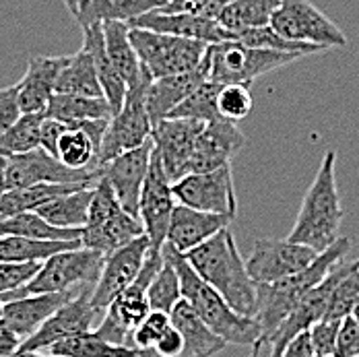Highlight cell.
Returning a JSON list of instances; mask_svg holds the SVG:
<instances>
[{
    "label": "cell",
    "instance_id": "obj_48",
    "mask_svg": "<svg viewBox=\"0 0 359 357\" xmlns=\"http://www.w3.org/2000/svg\"><path fill=\"white\" fill-rule=\"evenodd\" d=\"M334 357H358L359 356V322L349 314L339 324L337 343H334Z\"/></svg>",
    "mask_w": 359,
    "mask_h": 357
},
{
    "label": "cell",
    "instance_id": "obj_49",
    "mask_svg": "<svg viewBox=\"0 0 359 357\" xmlns=\"http://www.w3.org/2000/svg\"><path fill=\"white\" fill-rule=\"evenodd\" d=\"M339 324L341 322L323 318V321L316 322L310 328V337H312V345H314V353L316 356H332L334 343H337Z\"/></svg>",
    "mask_w": 359,
    "mask_h": 357
},
{
    "label": "cell",
    "instance_id": "obj_47",
    "mask_svg": "<svg viewBox=\"0 0 359 357\" xmlns=\"http://www.w3.org/2000/svg\"><path fill=\"white\" fill-rule=\"evenodd\" d=\"M41 262H0V295L25 285Z\"/></svg>",
    "mask_w": 359,
    "mask_h": 357
},
{
    "label": "cell",
    "instance_id": "obj_28",
    "mask_svg": "<svg viewBox=\"0 0 359 357\" xmlns=\"http://www.w3.org/2000/svg\"><path fill=\"white\" fill-rule=\"evenodd\" d=\"M83 32V50H87L93 56L95 69H97V76H100V87L102 93L106 97V102L111 107V114L118 112L126 91H128V83L122 79V74L116 71L109 62L108 54H106V46H104V29L102 23H93L81 29Z\"/></svg>",
    "mask_w": 359,
    "mask_h": 357
},
{
    "label": "cell",
    "instance_id": "obj_25",
    "mask_svg": "<svg viewBox=\"0 0 359 357\" xmlns=\"http://www.w3.org/2000/svg\"><path fill=\"white\" fill-rule=\"evenodd\" d=\"M205 81H207V76H205L201 67L196 71L153 79L149 83L147 95H144V106H147V114L151 120V128L159 120L168 118V114L178 106L180 102H184Z\"/></svg>",
    "mask_w": 359,
    "mask_h": 357
},
{
    "label": "cell",
    "instance_id": "obj_31",
    "mask_svg": "<svg viewBox=\"0 0 359 357\" xmlns=\"http://www.w3.org/2000/svg\"><path fill=\"white\" fill-rule=\"evenodd\" d=\"M54 93H69L83 97H104L100 87V76L93 62V56L87 50H79L69 56V62L56 79Z\"/></svg>",
    "mask_w": 359,
    "mask_h": 357
},
{
    "label": "cell",
    "instance_id": "obj_59",
    "mask_svg": "<svg viewBox=\"0 0 359 357\" xmlns=\"http://www.w3.org/2000/svg\"><path fill=\"white\" fill-rule=\"evenodd\" d=\"M351 316L359 322V297H358V302H355V306H353V310H351Z\"/></svg>",
    "mask_w": 359,
    "mask_h": 357
},
{
    "label": "cell",
    "instance_id": "obj_63",
    "mask_svg": "<svg viewBox=\"0 0 359 357\" xmlns=\"http://www.w3.org/2000/svg\"><path fill=\"white\" fill-rule=\"evenodd\" d=\"M358 357H359V356H358Z\"/></svg>",
    "mask_w": 359,
    "mask_h": 357
},
{
    "label": "cell",
    "instance_id": "obj_23",
    "mask_svg": "<svg viewBox=\"0 0 359 357\" xmlns=\"http://www.w3.org/2000/svg\"><path fill=\"white\" fill-rule=\"evenodd\" d=\"M69 56H34L27 62V71L17 83V102L21 114L46 112L50 97L54 95L56 79Z\"/></svg>",
    "mask_w": 359,
    "mask_h": 357
},
{
    "label": "cell",
    "instance_id": "obj_6",
    "mask_svg": "<svg viewBox=\"0 0 359 357\" xmlns=\"http://www.w3.org/2000/svg\"><path fill=\"white\" fill-rule=\"evenodd\" d=\"M106 254L89 248H71L52 254L41 262L37 273L19 289L2 293V302H11L25 295L37 293H62V291H76L87 285H95L104 267Z\"/></svg>",
    "mask_w": 359,
    "mask_h": 357
},
{
    "label": "cell",
    "instance_id": "obj_51",
    "mask_svg": "<svg viewBox=\"0 0 359 357\" xmlns=\"http://www.w3.org/2000/svg\"><path fill=\"white\" fill-rule=\"evenodd\" d=\"M21 118V109L17 102V85L0 89V135L6 133Z\"/></svg>",
    "mask_w": 359,
    "mask_h": 357
},
{
    "label": "cell",
    "instance_id": "obj_19",
    "mask_svg": "<svg viewBox=\"0 0 359 357\" xmlns=\"http://www.w3.org/2000/svg\"><path fill=\"white\" fill-rule=\"evenodd\" d=\"M151 149H153V141L149 139L141 147L124 151L102 166V178L109 182L122 209L135 217H139V198L149 172Z\"/></svg>",
    "mask_w": 359,
    "mask_h": 357
},
{
    "label": "cell",
    "instance_id": "obj_36",
    "mask_svg": "<svg viewBox=\"0 0 359 357\" xmlns=\"http://www.w3.org/2000/svg\"><path fill=\"white\" fill-rule=\"evenodd\" d=\"M83 229H62L50 225L36 211H25L0 221V236H21L34 240H81Z\"/></svg>",
    "mask_w": 359,
    "mask_h": 357
},
{
    "label": "cell",
    "instance_id": "obj_54",
    "mask_svg": "<svg viewBox=\"0 0 359 357\" xmlns=\"http://www.w3.org/2000/svg\"><path fill=\"white\" fill-rule=\"evenodd\" d=\"M21 347V337L15 335L11 328H6L4 324H0V356H8L15 353Z\"/></svg>",
    "mask_w": 359,
    "mask_h": 357
},
{
    "label": "cell",
    "instance_id": "obj_14",
    "mask_svg": "<svg viewBox=\"0 0 359 357\" xmlns=\"http://www.w3.org/2000/svg\"><path fill=\"white\" fill-rule=\"evenodd\" d=\"M93 285L83 287L74 297L62 304L36 332L21 343V351H48L52 345L83 332H91L97 318V310L91 306Z\"/></svg>",
    "mask_w": 359,
    "mask_h": 357
},
{
    "label": "cell",
    "instance_id": "obj_39",
    "mask_svg": "<svg viewBox=\"0 0 359 357\" xmlns=\"http://www.w3.org/2000/svg\"><path fill=\"white\" fill-rule=\"evenodd\" d=\"M46 118V112L21 114V118L0 135V157H13L39 147V126Z\"/></svg>",
    "mask_w": 359,
    "mask_h": 357
},
{
    "label": "cell",
    "instance_id": "obj_11",
    "mask_svg": "<svg viewBox=\"0 0 359 357\" xmlns=\"http://www.w3.org/2000/svg\"><path fill=\"white\" fill-rule=\"evenodd\" d=\"M102 170H72L41 147L4 159L6 190L34 184H95Z\"/></svg>",
    "mask_w": 359,
    "mask_h": 357
},
{
    "label": "cell",
    "instance_id": "obj_60",
    "mask_svg": "<svg viewBox=\"0 0 359 357\" xmlns=\"http://www.w3.org/2000/svg\"><path fill=\"white\" fill-rule=\"evenodd\" d=\"M2 312H4V302L0 299V322H2Z\"/></svg>",
    "mask_w": 359,
    "mask_h": 357
},
{
    "label": "cell",
    "instance_id": "obj_34",
    "mask_svg": "<svg viewBox=\"0 0 359 357\" xmlns=\"http://www.w3.org/2000/svg\"><path fill=\"white\" fill-rule=\"evenodd\" d=\"M279 2L281 0H233L219 13L217 21L231 34L264 27L279 8Z\"/></svg>",
    "mask_w": 359,
    "mask_h": 357
},
{
    "label": "cell",
    "instance_id": "obj_15",
    "mask_svg": "<svg viewBox=\"0 0 359 357\" xmlns=\"http://www.w3.org/2000/svg\"><path fill=\"white\" fill-rule=\"evenodd\" d=\"M318 252L285 240L260 238L254 242L250 256L246 260L248 275L256 285H269L285 279L289 275L306 269Z\"/></svg>",
    "mask_w": 359,
    "mask_h": 357
},
{
    "label": "cell",
    "instance_id": "obj_8",
    "mask_svg": "<svg viewBox=\"0 0 359 357\" xmlns=\"http://www.w3.org/2000/svg\"><path fill=\"white\" fill-rule=\"evenodd\" d=\"M153 81V76L141 67L139 76L128 85L126 97L118 112L111 114L108 128L104 133L102 147H100V166L108 163L109 159L118 157L124 151L137 149L144 141L151 139V120L144 106L147 87Z\"/></svg>",
    "mask_w": 359,
    "mask_h": 357
},
{
    "label": "cell",
    "instance_id": "obj_9",
    "mask_svg": "<svg viewBox=\"0 0 359 357\" xmlns=\"http://www.w3.org/2000/svg\"><path fill=\"white\" fill-rule=\"evenodd\" d=\"M128 37L141 67L153 79L196 71L209 46L196 39L157 34L141 27H128Z\"/></svg>",
    "mask_w": 359,
    "mask_h": 357
},
{
    "label": "cell",
    "instance_id": "obj_4",
    "mask_svg": "<svg viewBox=\"0 0 359 357\" xmlns=\"http://www.w3.org/2000/svg\"><path fill=\"white\" fill-rule=\"evenodd\" d=\"M337 153L326 151L318 168V174L304 194L297 219L289 231L287 240L295 244H304L316 252L326 250L341 236V223L345 211L341 207L339 190H337Z\"/></svg>",
    "mask_w": 359,
    "mask_h": 357
},
{
    "label": "cell",
    "instance_id": "obj_45",
    "mask_svg": "<svg viewBox=\"0 0 359 357\" xmlns=\"http://www.w3.org/2000/svg\"><path fill=\"white\" fill-rule=\"evenodd\" d=\"M170 326H172L170 314L151 310V312L144 316V321L133 330V339H130L133 349H137V351H147V349H151V347L159 341V337H161Z\"/></svg>",
    "mask_w": 359,
    "mask_h": 357
},
{
    "label": "cell",
    "instance_id": "obj_43",
    "mask_svg": "<svg viewBox=\"0 0 359 357\" xmlns=\"http://www.w3.org/2000/svg\"><path fill=\"white\" fill-rule=\"evenodd\" d=\"M147 297H149L151 310L165 312V314H170L174 310V306L182 299L178 275L168 260H163L161 269L157 271V275L147 287Z\"/></svg>",
    "mask_w": 359,
    "mask_h": 357
},
{
    "label": "cell",
    "instance_id": "obj_38",
    "mask_svg": "<svg viewBox=\"0 0 359 357\" xmlns=\"http://www.w3.org/2000/svg\"><path fill=\"white\" fill-rule=\"evenodd\" d=\"M97 153V147L83 128L69 126L58 141L56 159L72 170H102Z\"/></svg>",
    "mask_w": 359,
    "mask_h": 357
},
{
    "label": "cell",
    "instance_id": "obj_40",
    "mask_svg": "<svg viewBox=\"0 0 359 357\" xmlns=\"http://www.w3.org/2000/svg\"><path fill=\"white\" fill-rule=\"evenodd\" d=\"M236 39L244 46L250 48H262V50H277V52H289V54H299V56H312V54H323L328 52L320 46L314 43H304V41H291L285 39L283 36H279L271 25L264 27H256V29H246L236 34Z\"/></svg>",
    "mask_w": 359,
    "mask_h": 357
},
{
    "label": "cell",
    "instance_id": "obj_61",
    "mask_svg": "<svg viewBox=\"0 0 359 357\" xmlns=\"http://www.w3.org/2000/svg\"><path fill=\"white\" fill-rule=\"evenodd\" d=\"M314 357H334V356H314Z\"/></svg>",
    "mask_w": 359,
    "mask_h": 357
},
{
    "label": "cell",
    "instance_id": "obj_37",
    "mask_svg": "<svg viewBox=\"0 0 359 357\" xmlns=\"http://www.w3.org/2000/svg\"><path fill=\"white\" fill-rule=\"evenodd\" d=\"M48 353L58 357H139V351L126 345H114L97 337L93 330L69 337L48 349Z\"/></svg>",
    "mask_w": 359,
    "mask_h": 357
},
{
    "label": "cell",
    "instance_id": "obj_30",
    "mask_svg": "<svg viewBox=\"0 0 359 357\" xmlns=\"http://www.w3.org/2000/svg\"><path fill=\"white\" fill-rule=\"evenodd\" d=\"M93 186H85V188L72 190L69 194L56 196V198L48 201L46 205L37 207L36 213L54 227L83 229L87 223L91 198H93Z\"/></svg>",
    "mask_w": 359,
    "mask_h": 357
},
{
    "label": "cell",
    "instance_id": "obj_29",
    "mask_svg": "<svg viewBox=\"0 0 359 357\" xmlns=\"http://www.w3.org/2000/svg\"><path fill=\"white\" fill-rule=\"evenodd\" d=\"M165 2L168 0H87L74 21L81 29L104 21H122L128 25L133 19L163 6Z\"/></svg>",
    "mask_w": 359,
    "mask_h": 357
},
{
    "label": "cell",
    "instance_id": "obj_12",
    "mask_svg": "<svg viewBox=\"0 0 359 357\" xmlns=\"http://www.w3.org/2000/svg\"><path fill=\"white\" fill-rule=\"evenodd\" d=\"M176 203L205 211L229 217L231 221L238 215V198L233 188L231 163L213 172L186 174L184 178L172 184Z\"/></svg>",
    "mask_w": 359,
    "mask_h": 357
},
{
    "label": "cell",
    "instance_id": "obj_1",
    "mask_svg": "<svg viewBox=\"0 0 359 357\" xmlns=\"http://www.w3.org/2000/svg\"><path fill=\"white\" fill-rule=\"evenodd\" d=\"M184 256L198 277L213 287L238 314L254 318L258 308V289L248 275L246 260L238 250L229 227L221 229Z\"/></svg>",
    "mask_w": 359,
    "mask_h": 357
},
{
    "label": "cell",
    "instance_id": "obj_5",
    "mask_svg": "<svg viewBox=\"0 0 359 357\" xmlns=\"http://www.w3.org/2000/svg\"><path fill=\"white\" fill-rule=\"evenodd\" d=\"M299 58L304 56L277 52V50L250 48L240 43L238 39H229L221 43H209L198 67L203 69L207 81H213L219 85H227V83L250 85L254 79L283 69Z\"/></svg>",
    "mask_w": 359,
    "mask_h": 357
},
{
    "label": "cell",
    "instance_id": "obj_3",
    "mask_svg": "<svg viewBox=\"0 0 359 357\" xmlns=\"http://www.w3.org/2000/svg\"><path fill=\"white\" fill-rule=\"evenodd\" d=\"M351 250L349 238H339L332 246L318 252V256L302 271L289 275L285 279L269 285H256L258 289V308L254 318L260 324V343L266 345L281 322L289 316V312L299 304V299L316 287L324 277L345 260L347 252Z\"/></svg>",
    "mask_w": 359,
    "mask_h": 357
},
{
    "label": "cell",
    "instance_id": "obj_52",
    "mask_svg": "<svg viewBox=\"0 0 359 357\" xmlns=\"http://www.w3.org/2000/svg\"><path fill=\"white\" fill-rule=\"evenodd\" d=\"M69 128V124L54 120V118H43L41 126H39V147L50 153L52 157H56V149H58V141L62 137V133Z\"/></svg>",
    "mask_w": 359,
    "mask_h": 357
},
{
    "label": "cell",
    "instance_id": "obj_10",
    "mask_svg": "<svg viewBox=\"0 0 359 357\" xmlns=\"http://www.w3.org/2000/svg\"><path fill=\"white\" fill-rule=\"evenodd\" d=\"M269 25L285 39L314 43L324 50L347 46V36L310 0H281Z\"/></svg>",
    "mask_w": 359,
    "mask_h": 357
},
{
    "label": "cell",
    "instance_id": "obj_55",
    "mask_svg": "<svg viewBox=\"0 0 359 357\" xmlns=\"http://www.w3.org/2000/svg\"><path fill=\"white\" fill-rule=\"evenodd\" d=\"M0 357H58V356L41 353V351H21V349H17L15 353H8V356H0Z\"/></svg>",
    "mask_w": 359,
    "mask_h": 357
},
{
    "label": "cell",
    "instance_id": "obj_56",
    "mask_svg": "<svg viewBox=\"0 0 359 357\" xmlns=\"http://www.w3.org/2000/svg\"><path fill=\"white\" fill-rule=\"evenodd\" d=\"M62 2H65L67 11L71 13L72 17H76V15H79V11H81V6H83L87 0H62Z\"/></svg>",
    "mask_w": 359,
    "mask_h": 357
},
{
    "label": "cell",
    "instance_id": "obj_42",
    "mask_svg": "<svg viewBox=\"0 0 359 357\" xmlns=\"http://www.w3.org/2000/svg\"><path fill=\"white\" fill-rule=\"evenodd\" d=\"M359 297V260L351 262L347 267V271L341 275V279L334 283L330 291V299L326 306V314L324 318L328 321L341 322L347 318L355 306Z\"/></svg>",
    "mask_w": 359,
    "mask_h": 357
},
{
    "label": "cell",
    "instance_id": "obj_62",
    "mask_svg": "<svg viewBox=\"0 0 359 357\" xmlns=\"http://www.w3.org/2000/svg\"><path fill=\"white\" fill-rule=\"evenodd\" d=\"M358 260H359V258H358Z\"/></svg>",
    "mask_w": 359,
    "mask_h": 357
},
{
    "label": "cell",
    "instance_id": "obj_33",
    "mask_svg": "<svg viewBox=\"0 0 359 357\" xmlns=\"http://www.w3.org/2000/svg\"><path fill=\"white\" fill-rule=\"evenodd\" d=\"M81 240H34L0 236V262H43L52 254L79 248Z\"/></svg>",
    "mask_w": 359,
    "mask_h": 357
},
{
    "label": "cell",
    "instance_id": "obj_24",
    "mask_svg": "<svg viewBox=\"0 0 359 357\" xmlns=\"http://www.w3.org/2000/svg\"><path fill=\"white\" fill-rule=\"evenodd\" d=\"M229 223H231L229 217L205 213L178 203L170 217L165 242L172 244L182 254H186L188 250L201 246L203 242H207L209 238H213L221 229L229 227Z\"/></svg>",
    "mask_w": 359,
    "mask_h": 357
},
{
    "label": "cell",
    "instance_id": "obj_13",
    "mask_svg": "<svg viewBox=\"0 0 359 357\" xmlns=\"http://www.w3.org/2000/svg\"><path fill=\"white\" fill-rule=\"evenodd\" d=\"M176 205L178 203L172 190V182L161 168L157 151L151 149L149 172L139 198V219L143 223L144 236L149 238L153 252H161V246L165 244L170 217Z\"/></svg>",
    "mask_w": 359,
    "mask_h": 357
},
{
    "label": "cell",
    "instance_id": "obj_32",
    "mask_svg": "<svg viewBox=\"0 0 359 357\" xmlns=\"http://www.w3.org/2000/svg\"><path fill=\"white\" fill-rule=\"evenodd\" d=\"M46 116L74 126L85 120L111 118V107L106 97H83L69 93H54L46 107Z\"/></svg>",
    "mask_w": 359,
    "mask_h": 357
},
{
    "label": "cell",
    "instance_id": "obj_46",
    "mask_svg": "<svg viewBox=\"0 0 359 357\" xmlns=\"http://www.w3.org/2000/svg\"><path fill=\"white\" fill-rule=\"evenodd\" d=\"M233 0H168L159 11L163 13H188L196 17H207V19H217L219 13L231 4Z\"/></svg>",
    "mask_w": 359,
    "mask_h": 357
},
{
    "label": "cell",
    "instance_id": "obj_26",
    "mask_svg": "<svg viewBox=\"0 0 359 357\" xmlns=\"http://www.w3.org/2000/svg\"><path fill=\"white\" fill-rule=\"evenodd\" d=\"M143 234L144 229L141 219L120 209L118 213L109 215L93 225H85L83 234H81V246L108 256L114 250L126 246L128 242L137 240Z\"/></svg>",
    "mask_w": 359,
    "mask_h": 357
},
{
    "label": "cell",
    "instance_id": "obj_2",
    "mask_svg": "<svg viewBox=\"0 0 359 357\" xmlns=\"http://www.w3.org/2000/svg\"><path fill=\"white\" fill-rule=\"evenodd\" d=\"M161 256L163 260H168L180 281V291L182 297L194 308V312L201 316V321L205 322L217 337H221L225 343H233V345H254L260 341V324L252 316H242L238 314L213 287L205 283L198 273L192 269V264L188 262V258L178 252L172 244H163L161 246Z\"/></svg>",
    "mask_w": 359,
    "mask_h": 357
},
{
    "label": "cell",
    "instance_id": "obj_41",
    "mask_svg": "<svg viewBox=\"0 0 359 357\" xmlns=\"http://www.w3.org/2000/svg\"><path fill=\"white\" fill-rule=\"evenodd\" d=\"M219 83L205 81L201 83L184 102H180L174 107L168 118H192L201 122H213V120H223L217 109V93H219Z\"/></svg>",
    "mask_w": 359,
    "mask_h": 357
},
{
    "label": "cell",
    "instance_id": "obj_53",
    "mask_svg": "<svg viewBox=\"0 0 359 357\" xmlns=\"http://www.w3.org/2000/svg\"><path fill=\"white\" fill-rule=\"evenodd\" d=\"M314 345H312V337L310 330H304L299 335H295L283 349L281 357H314Z\"/></svg>",
    "mask_w": 359,
    "mask_h": 357
},
{
    "label": "cell",
    "instance_id": "obj_20",
    "mask_svg": "<svg viewBox=\"0 0 359 357\" xmlns=\"http://www.w3.org/2000/svg\"><path fill=\"white\" fill-rule=\"evenodd\" d=\"M244 144H246V137L236 126V122L229 120L207 122L194 141V149L188 161V174L213 172L223 166H229Z\"/></svg>",
    "mask_w": 359,
    "mask_h": 357
},
{
    "label": "cell",
    "instance_id": "obj_27",
    "mask_svg": "<svg viewBox=\"0 0 359 357\" xmlns=\"http://www.w3.org/2000/svg\"><path fill=\"white\" fill-rule=\"evenodd\" d=\"M170 321L176 326L184 339L182 357H215L225 349V341L201 321L194 308L182 297L174 310L170 312Z\"/></svg>",
    "mask_w": 359,
    "mask_h": 357
},
{
    "label": "cell",
    "instance_id": "obj_57",
    "mask_svg": "<svg viewBox=\"0 0 359 357\" xmlns=\"http://www.w3.org/2000/svg\"><path fill=\"white\" fill-rule=\"evenodd\" d=\"M6 192V182H4V157H0V196Z\"/></svg>",
    "mask_w": 359,
    "mask_h": 357
},
{
    "label": "cell",
    "instance_id": "obj_16",
    "mask_svg": "<svg viewBox=\"0 0 359 357\" xmlns=\"http://www.w3.org/2000/svg\"><path fill=\"white\" fill-rule=\"evenodd\" d=\"M149 250H151V244H149V238L143 234L137 240L128 242L126 246L106 256L100 279L91 291V306L100 314H104L109 304L137 279Z\"/></svg>",
    "mask_w": 359,
    "mask_h": 357
},
{
    "label": "cell",
    "instance_id": "obj_7",
    "mask_svg": "<svg viewBox=\"0 0 359 357\" xmlns=\"http://www.w3.org/2000/svg\"><path fill=\"white\" fill-rule=\"evenodd\" d=\"M163 264L161 252L149 250L144 258L143 269L137 275V279L126 287L104 312V321L100 322L93 332L102 339H106L114 345H126L133 347V330L144 321V316L151 312L149 297H147V287L157 275V271Z\"/></svg>",
    "mask_w": 359,
    "mask_h": 357
},
{
    "label": "cell",
    "instance_id": "obj_22",
    "mask_svg": "<svg viewBox=\"0 0 359 357\" xmlns=\"http://www.w3.org/2000/svg\"><path fill=\"white\" fill-rule=\"evenodd\" d=\"M76 291H62V293H37V295H25L11 302H4L2 322L6 328H11L15 335L21 337V343L29 339L37 328L48 321L62 304H67L74 297Z\"/></svg>",
    "mask_w": 359,
    "mask_h": 357
},
{
    "label": "cell",
    "instance_id": "obj_58",
    "mask_svg": "<svg viewBox=\"0 0 359 357\" xmlns=\"http://www.w3.org/2000/svg\"><path fill=\"white\" fill-rule=\"evenodd\" d=\"M262 349H264V345H262L260 341H258V343H254V345H252L250 357H260V353H262Z\"/></svg>",
    "mask_w": 359,
    "mask_h": 357
},
{
    "label": "cell",
    "instance_id": "obj_35",
    "mask_svg": "<svg viewBox=\"0 0 359 357\" xmlns=\"http://www.w3.org/2000/svg\"><path fill=\"white\" fill-rule=\"evenodd\" d=\"M102 29H104L106 54H108L111 67L120 72L122 79L130 85L139 76L141 62H139V56H137L133 43H130L128 25L122 21H104Z\"/></svg>",
    "mask_w": 359,
    "mask_h": 357
},
{
    "label": "cell",
    "instance_id": "obj_17",
    "mask_svg": "<svg viewBox=\"0 0 359 357\" xmlns=\"http://www.w3.org/2000/svg\"><path fill=\"white\" fill-rule=\"evenodd\" d=\"M205 124L207 122L192 118H163L151 128L153 149L157 151L161 168L172 184L188 174L194 141Z\"/></svg>",
    "mask_w": 359,
    "mask_h": 357
},
{
    "label": "cell",
    "instance_id": "obj_21",
    "mask_svg": "<svg viewBox=\"0 0 359 357\" xmlns=\"http://www.w3.org/2000/svg\"><path fill=\"white\" fill-rule=\"evenodd\" d=\"M128 27H141V29L157 32V34L196 39L203 43H221V41L236 39V34L221 27L217 19L196 17V15H188V13H163L159 8L149 11L141 17L133 19L128 23Z\"/></svg>",
    "mask_w": 359,
    "mask_h": 357
},
{
    "label": "cell",
    "instance_id": "obj_50",
    "mask_svg": "<svg viewBox=\"0 0 359 357\" xmlns=\"http://www.w3.org/2000/svg\"><path fill=\"white\" fill-rule=\"evenodd\" d=\"M182 353H184V339L178 328L172 324L151 349L139 351V357H182Z\"/></svg>",
    "mask_w": 359,
    "mask_h": 357
},
{
    "label": "cell",
    "instance_id": "obj_44",
    "mask_svg": "<svg viewBox=\"0 0 359 357\" xmlns=\"http://www.w3.org/2000/svg\"><path fill=\"white\" fill-rule=\"evenodd\" d=\"M252 93L248 85L242 83H227L219 87L217 93V109L223 120L238 122L244 120L252 112Z\"/></svg>",
    "mask_w": 359,
    "mask_h": 357
},
{
    "label": "cell",
    "instance_id": "obj_18",
    "mask_svg": "<svg viewBox=\"0 0 359 357\" xmlns=\"http://www.w3.org/2000/svg\"><path fill=\"white\" fill-rule=\"evenodd\" d=\"M347 267H349V262L341 260L318 285L312 287L299 299V304L289 312L287 318L281 322V326L275 330V335L264 345L269 349V357H281L285 345H287L295 335H299L304 330H310L316 322L323 321L324 314H326L328 299H330V291H332L334 283L341 279V275L347 271Z\"/></svg>",
    "mask_w": 359,
    "mask_h": 357
}]
</instances>
